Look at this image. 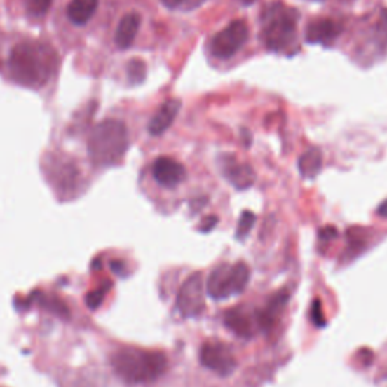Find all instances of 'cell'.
Instances as JSON below:
<instances>
[{
    "label": "cell",
    "instance_id": "cb8c5ba5",
    "mask_svg": "<svg viewBox=\"0 0 387 387\" xmlns=\"http://www.w3.org/2000/svg\"><path fill=\"white\" fill-rule=\"evenodd\" d=\"M217 224H218V217L210 215V217H206L205 219L201 221L200 230L203 231V233H209V231H210L212 229H215Z\"/></svg>",
    "mask_w": 387,
    "mask_h": 387
},
{
    "label": "cell",
    "instance_id": "7402d4cb",
    "mask_svg": "<svg viewBox=\"0 0 387 387\" xmlns=\"http://www.w3.org/2000/svg\"><path fill=\"white\" fill-rule=\"evenodd\" d=\"M52 0H26V6L32 15H44L50 9Z\"/></svg>",
    "mask_w": 387,
    "mask_h": 387
},
{
    "label": "cell",
    "instance_id": "30bf717a",
    "mask_svg": "<svg viewBox=\"0 0 387 387\" xmlns=\"http://www.w3.org/2000/svg\"><path fill=\"white\" fill-rule=\"evenodd\" d=\"M224 324L230 332H233L239 337H253L259 330L256 313L245 311L244 307L230 308L224 313Z\"/></svg>",
    "mask_w": 387,
    "mask_h": 387
},
{
    "label": "cell",
    "instance_id": "7a4b0ae2",
    "mask_svg": "<svg viewBox=\"0 0 387 387\" xmlns=\"http://www.w3.org/2000/svg\"><path fill=\"white\" fill-rule=\"evenodd\" d=\"M114 371L128 384H149L159 380L168 367L167 355L161 351L123 348L112 357Z\"/></svg>",
    "mask_w": 387,
    "mask_h": 387
},
{
    "label": "cell",
    "instance_id": "ffe728a7",
    "mask_svg": "<svg viewBox=\"0 0 387 387\" xmlns=\"http://www.w3.org/2000/svg\"><path fill=\"white\" fill-rule=\"evenodd\" d=\"M145 73H147V69H145V64L141 60H132L128 64V76L130 79V83L138 85L145 79Z\"/></svg>",
    "mask_w": 387,
    "mask_h": 387
},
{
    "label": "cell",
    "instance_id": "484cf974",
    "mask_svg": "<svg viewBox=\"0 0 387 387\" xmlns=\"http://www.w3.org/2000/svg\"><path fill=\"white\" fill-rule=\"evenodd\" d=\"M319 238H321L322 240L334 239V238H337V230L333 226H327V227L319 230Z\"/></svg>",
    "mask_w": 387,
    "mask_h": 387
},
{
    "label": "cell",
    "instance_id": "8fae6325",
    "mask_svg": "<svg viewBox=\"0 0 387 387\" xmlns=\"http://www.w3.org/2000/svg\"><path fill=\"white\" fill-rule=\"evenodd\" d=\"M222 174L236 189H247L256 182L253 167L239 162L233 156H224L222 159Z\"/></svg>",
    "mask_w": 387,
    "mask_h": 387
},
{
    "label": "cell",
    "instance_id": "3957f363",
    "mask_svg": "<svg viewBox=\"0 0 387 387\" xmlns=\"http://www.w3.org/2000/svg\"><path fill=\"white\" fill-rule=\"evenodd\" d=\"M129 149V133L120 120H104L91 130L88 154L94 165L111 167L123 161Z\"/></svg>",
    "mask_w": 387,
    "mask_h": 387
},
{
    "label": "cell",
    "instance_id": "5bb4252c",
    "mask_svg": "<svg viewBox=\"0 0 387 387\" xmlns=\"http://www.w3.org/2000/svg\"><path fill=\"white\" fill-rule=\"evenodd\" d=\"M77 179H79V171H77L74 162H64L61 159L50 161V182L56 189H74Z\"/></svg>",
    "mask_w": 387,
    "mask_h": 387
},
{
    "label": "cell",
    "instance_id": "8992f818",
    "mask_svg": "<svg viewBox=\"0 0 387 387\" xmlns=\"http://www.w3.org/2000/svg\"><path fill=\"white\" fill-rule=\"evenodd\" d=\"M248 40V26L244 20L231 22L227 27L219 31L210 43L212 55L218 60H229Z\"/></svg>",
    "mask_w": 387,
    "mask_h": 387
},
{
    "label": "cell",
    "instance_id": "83f0119b",
    "mask_svg": "<svg viewBox=\"0 0 387 387\" xmlns=\"http://www.w3.org/2000/svg\"><path fill=\"white\" fill-rule=\"evenodd\" d=\"M245 4H251V2H254V0H244Z\"/></svg>",
    "mask_w": 387,
    "mask_h": 387
},
{
    "label": "cell",
    "instance_id": "277c9868",
    "mask_svg": "<svg viewBox=\"0 0 387 387\" xmlns=\"http://www.w3.org/2000/svg\"><path fill=\"white\" fill-rule=\"evenodd\" d=\"M299 13L283 4H271L262 13V34L269 50L282 53L292 50L297 43Z\"/></svg>",
    "mask_w": 387,
    "mask_h": 387
},
{
    "label": "cell",
    "instance_id": "4316f807",
    "mask_svg": "<svg viewBox=\"0 0 387 387\" xmlns=\"http://www.w3.org/2000/svg\"><path fill=\"white\" fill-rule=\"evenodd\" d=\"M376 214H379L381 218H387V200L384 203H381L379 210H376Z\"/></svg>",
    "mask_w": 387,
    "mask_h": 387
},
{
    "label": "cell",
    "instance_id": "ac0fdd59",
    "mask_svg": "<svg viewBox=\"0 0 387 387\" xmlns=\"http://www.w3.org/2000/svg\"><path fill=\"white\" fill-rule=\"evenodd\" d=\"M298 170L306 179H315L322 170V153L319 149L312 147L306 150L298 159Z\"/></svg>",
    "mask_w": 387,
    "mask_h": 387
},
{
    "label": "cell",
    "instance_id": "d4e9b609",
    "mask_svg": "<svg viewBox=\"0 0 387 387\" xmlns=\"http://www.w3.org/2000/svg\"><path fill=\"white\" fill-rule=\"evenodd\" d=\"M104 294H106V290L100 289V290H97V292L88 295V299H86V301H88V306L90 307H97V306H99L102 303Z\"/></svg>",
    "mask_w": 387,
    "mask_h": 387
},
{
    "label": "cell",
    "instance_id": "6da1fadb",
    "mask_svg": "<svg viewBox=\"0 0 387 387\" xmlns=\"http://www.w3.org/2000/svg\"><path fill=\"white\" fill-rule=\"evenodd\" d=\"M57 56L43 43H18L13 47L8 69L13 81L27 88H41L56 70Z\"/></svg>",
    "mask_w": 387,
    "mask_h": 387
},
{
    "label": "cell",
    "instance_id": "9a60e30c",
    "mask_svg": "<svg viewBox=\"0 0 387 387\" xmlns=\"http://www.w3.org/2000/svg\"><path fill=\"white\" fill-rule=\"evenodd\" d=\"M180 106L182 103L177 99L167 100L161 106V109L154 114V117L149 123V132L153 135V137H159V135L170 129V125L177 117Z\"/></svg>",
    "mask_w": 387,
    "mask_h": 387
},
{
    "label": "cell",
    "instance_id": "5b68a950",
    "mask_svg": "<svg viewBox=\"0 0 387 387\" xmlns=\"http://www.w3.org/2000/svg\"><path fill=\"white\" fill-rule=\"evenodd\" d=\"M250 269L244 262L235 265H219L212 271L208 278V294L214 299H226L238 295L248 285Z\"/></svg>",
    "mask_w": 387,
    "mask_h": 387
},
{
    "label": "cell",
    "instance_id": "2e32d148",
    "mask_svg": "<svg viewBox=\"0 0 387 387\" xmlns=\"http://www.w3.org/2000/svg\"><path fill=\"white\" fill-rule=\"evenodd\" d=\"M140 26H141V15L138 13L125 14L117 26V32H115V44H117L120 48H129L138 35Z\"/></svg>",
    "mask_w": 387,
    "mask_h": 387
},
{
    "label": "cell",
    "instance_id": "52a82bcc",
    "mask_svg": "<svg viewBox=\"0 0 387 387\" xmlns=\"http://www.w3.org/2000/svg\"><path fill=\"white\" fill-rule=\"evenodd\" d=\"M200 362L208 369L222 376L230 375L236 367V359L231 348L227 344L218 341H209L201 345Z\"/></svg>",
    "mask_w": 387,
    "mask_h": 387
},
{
    "label": "cell",
    "instance_id": "e0dca14e",
    "mask_svg": "<svg viewBox=\"0 0 387 387\" xmlns=\"http://www.w3.org/2000/svg\"><path fill=\"white\" fill-rule=\"evenodd\" d=\"M97 5H99V0H72L67 8V15L73 25H86L97 11Z\"/></svg>",
    "mask_w": 387,
    "mask_h": 387
},
{
    "label": "cell",
    "instance_id": "603a6c76",
    "mask_svg": "<svg viewBox=\"0 0 387 387\" xmlns=\"http://www.w3.org/2000/svg\"><path fill=\"white\" fill-rule=\"evenodd\" d=\"M311 315H312V321L315 325L318 327H324L325 325V319H324V313H322V306L321 301H318L315 299L312 308H311Z\"/></svg>",
    "mask_w": 387,
    "mask_h": 387
},
{
    "label": "cell",
    "instance_id": "4fadbf2b",
    "mask_svg": "<svg viewBox=\"0 0 387 387\" xmlns=\"http://www.w3.org/2000/svg\"><path fill=\"white\" fill-rule=\"evenodd\" d=\"M289 301V292L287 290H280L274 297H271V299L268 301V304L262 308V311L256 312V318H257V324L260 330H271L277 321L282 316L283 308L286 307Z\"/></svg>",
    "mask_w": 387,
    "mask_h": 387
},
{
    "label": "cell",
    "instance_id": "d6986e66",
    "mask_svg": "<svg viewBox=\"0 0 387 387\" xmlns=\"http://www.w3.org/2000/svg\"><path fill=\"white\" fill-rule=\"evenodd\" d=\"M254 222H256V215L253 214V212H250V210L242 212V215L239 218L238 230H236V238L244 239L250 233L251 229L254 227Z\"/></svg>",
    "mask_w": 387,
    "mask_h": 387
},
{
    "label": "cell",
    "instance_id": "ba28073f",
    "mask_svg": "<svg viewBox=\"0 0 387 387\" xmlns=\"http://www.w3.org/2000/svg\"><path fill=\"white\" fill-rule=\"evenodd\" d=\"M205 289H203V276L192 274L179 290L177 308L185 318H197L205 312Z\"/></svg>",
    "mask_w": 387,
    "mask_h": 387
},
{
    "label": "cell",
    "instance_id": "7c38bea8",
    "mask_svg": "<svg viewBox=\"0 0 387 387\" xmlns=\"http://www.w3.org/2000/svg\"><path fill=\"white\" fill-rule=\"evenodd\" d=\"M342 25L330 18H319L306 27V41L311 44H327L342 34Z\"/></svg>",
    "mask_w": 387,
    "mask_h": 387
},
{
    "label": "cell",
    "instance_id": "44dd1931",
    "mask_svg": "<svg viewBox=\"0 0 387 387\" xmlns=\"http://www.w3.org/2000/svg\"><path fill=\"white\" fill-rule=\"evenodd\" d=\"M165 6L171 9H182V11H191V9H196L201 6L206 0H162Z\"/></svg>",
    "mask_w": 387,
    "mask_h": 387
},
{
    "label": "cell",
    "instance_id": "9c48e42d",
    "mask_svg": "<svg viewBox=\"0 0 387 387\" xmlns=\"http://www.w3.org/2000/svg\"><path fill=\"white\" fill-rule=\"evenodd\" d=\"M153 177L163 188H176L186 179V170L172 158L162 156L153 163Z\"/></svg>",
    "mask_w": 387,
    "mask_h": 387
}]
</instances>
